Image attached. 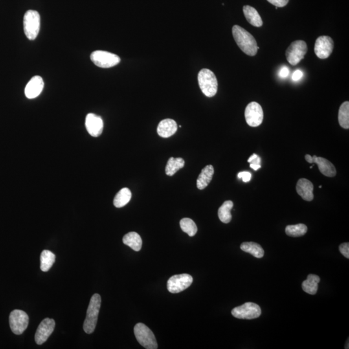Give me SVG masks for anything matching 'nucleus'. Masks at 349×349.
I'll use <instances>...</instances> for the list:
<instances>
[{"label": "nucleus", "instance_id": "obj_1", "mask_svg": "<svg viewBox=\"0 0 349 349\" xmlns=\"http://www.w3.org/2000/svg\"><path fill=\"white\" fill-rule=\"evenodd\" d=\"M232 34L237 45L246 54L250 56L256 55L260 47L256 39L245 28L238 25L232 27Z\"/></svg>", "mask_w": 349, "mask_h": 349}, {"label": "nucleus", "instance_id": "obj_2", "mask_svg": "<svg viewBox=\"0 0 349 349\" xmlns=\"http://www.w3.org/2000/svg\"><path fill=\"white\" fill-rule=\"evenodd\" d=\"M101 297L99 294H94L90 300L87 309L86 318L83 323V330L85 333L92 334L95 330L101 307Z\"/></svg>", "mask_w": 349, "mask_h": 349}, {"label": "nucleus", "instance_id": "obj_3", "mask_svg": "<svg viewBox=\"0 0 349 349\" xmlns=\"http://www.w3.org/2000/svg\"><path fill=\"white\" fill-rule=\"evenodd\" d=\"M200 89L207 97L216 95L218 89V82L216 75L211 70L203 69L198 74Z\"/></svg>", "mask_w": 349, "mask_h": 349}, {"label": "nucleus", "instance_id": "obj_4", "mask_svg": "<svg viewBox=\"0 0 349 349\" xmlns=\"http://www.w3.org/2000/svg\"><path fill=\"white\" fill-rule=\"evenodd\" d=\"M40 28V16L36 10H29L23 17V28L25 36L30 40H34L38 36Z\"/></svg>", "mask_w": 349, "mask_h": 349}, {"label": "nucleus", "instance_id": "obj_5", "mask_svg": "<svg viewBox=\"0 0 349 349\" xmlns=\"http://www.w3.org/2000/svg\"><path fill=\"white\" fill-rule=\"evenodd\" d=\"M134 333L137 341L142 347L147 349L158 348L157 340L152 331L142 323H139L134 327Z\"/></svg>", "mask_w": 349, "mask_h": 349}, {"label": "nucleus", "instance_id": "obj_6", "mask_svg": "<svg viewBox=\"0 0 349 349\" xmlns=\"http://www.w3.org/2000/svg\"><path fill=\"white\" fill-rule=\"evenodd\" d=\"M90 58L94 65L101 68H110L120 62L119 56L104 50H95L92 52Z\"/></svg>", "mask_w": 349, "mask_h": 349}, {"label": "nucleus", "instance_id": "obj_7", "mask_svg": "<svg viewBox=\"0 0 349 349\" xmlns=\"http://www.w3.org/2000/svg\"><path fill=\"white\" fill-rule=\"evenodd\" d=\"M307 45L305 41L303 40H296L293 41L287 48L286 50V58L290 64L296 65L304 58L307 54Z\"/></svg>", "mask_w": 349, "mask_h": 349}, {"label": "nucleus", "instance_id": "obj_8", "mask_svg": "<svg viewBox=\"0 0 349 349\" xmlns=\"http://www.w3.org/2000/svg\"><path fill=\"white\" fill-rule=\"evenodd\" d=\"M232 315L238 319L253 320L260 317L261 309L258 305L248 302L233 309Z\"/></svg>", "mask_w": 349, "mask_h": 349}, {"label": "nucleus", "instance_id": "obj_9", "mask_svg": "<svg viewBox=\"0 0 349 349\" xmlns=\"http://www.w3.org/2000/svg\"><path fill=\"white\" fill-rule=\"evenodd\" d=\"M28 316L23 311L14 310L9 316V325L12 332L16 335H21L27 329Z\"/></svg>", "mask_w": 349, "mask_h": 349}, {"label": "nucleus", "instance_id": "obj_10", "mask_svg": "<svg viewBox=\"0 0 349 349\" xmlns=\"http://www.w3.org/2000/svg\"><path fill=\"white\" fill-rule=\"evenodd\" d=\"M193 283L192 276L188 274L175 275L169 279L167 287L168 291L172 294H177L188 289Z\"/></svg>", "mask_w": 349, "mask_h": 349}, {"label": "nucleus", "instance_id": "obj_11", "mask_svg": "<svg viewBox=\"0 0 349 349\" xmlns=\"http://www.w3.org/2000/svg\"><path fill=\"white\" fill-rule=\"evenodd\" d=\"M245 116L248 125L251 127H258L262 124L263 113L262 107L258 102H250L245 109Z\"/></svg>", "mask_w": 349, "mask_h": 349}, {"label": "nucleus", "instance_id": "obj_12", "mask_svg": "<svg viewBox=\"0 0 349 349\" xmlns=\"http://www.w3.org/2000/svg\"><path fill=\"white\" fill-rule=\"evenodd\" d=\"M334 41L331 37L322 36L316 39L315 45L316 55L320 59L329 58L332 54L334 49Z\"/></svg>", "mask_w": 349, "mask_h": 349}, {"label": "nucleus", "instance_id": "obj_13", "mask_svg": "<svg viewBox=\"0 0 349 349\" xmlns=\"http://www.w3.org/2000/svg\"><path fill=\"white\" fill-rule=\"evenodd\" d=\"M55 328V322L53 319L45 318L39 325L35 334V342L38 345H41L47 341Z\"/></svg>", "mask_w": 349, "mask_h": 349}, {"label": "nucleus", "instance_id": "obj_14", "mask_svg": "<svg viewBox=\"0 0 349 349\" xmlns=\"http://www.w3.org/2000/svg\"><path fill=\"white\" fill-rule=\"evenodd\" d=\"M85 127L90 135L98 137L102 133L104 122L100 116L89 113L85 118Z\"/></svg>", "mask_w": 349, "mask_h": 349}, {"label": "nucleus", "instance_id": "obj_15", "mask_svg": "<svg viewBox=\"0 0 349 349\" xmlns=\"http://www.w3.org/2000/svg\"><path fill=\"white\" fill-rule=\"evenodd\" d=\"M43 87H44V82L42 78L39 76H34L30 79L26 85L25 89L26 97L29 99L36 98L43 91Z\"/></svg>", "mask_w": 349, "mask_h": 349}, {"label": "nucleus", "instance_id": "obj_16", "mask_svg": "<svg viewBox=\"0 0 349 349\" xmlns=\"http://www.w3.org/2000/svg\"><path fill=\"white\" fill-rule=\"evenodd\" d=\"M296 191L305 201H312L314 199V185L308 179H300L296 185Z\"/></svg>", "mask_w": 349, "mask_h": 349}, {"label": "nucleus", "instance_id": "obj_17", "mask_svg": "<svg viewBox=\"0 0 349 349\" xmlns=\"http://www.w3.org/2000/svg\"><path fill=\"white\" fill-rule=\"evenodd\" d=\"M313 164H317L320 172L325 176L333 177L337 175V170L335 166L330 161L323 157H318L317 156H313Z\"/></svg>", "mask_w": 349, "mask_h": 349}, {"label": "nucleus", "instance_id": "obj_18", "mask_svg": "<svg viewBox=\"0 0 349 349\" xmlns=\"http://www.w3.org/2000/svg\"><path fill=\"white\" fill-rule=\"evenodd\" d=\"M177 130V124L175 120L167 118L162 120L157 127L158 135L162 138H168L174 135Z\"/></svg>", "mask_w": 349, "mask_h": 349}, {"label": "nucleus", "instance_id": "obj_19", "mask_svg": "<svg viewBox=\"0 0 349 349\" xmlns=\"http://www.w3.org/2000/svg\"><path fill=\"white\" fill-rule=\"evenodd\" d=\"M214 173V166L208 165L202 170L197 181V188L199 190H203L207 187L208 184L212 181L213 175Z\"/></svg>", "mask_w": 349, "mask_h": 349}, {"label": "nucleus", "instance_id": "obj_20", "mask_svg": "<svg viewBox=\"0 0 349 349\" xmlns=\"http://www.w3.org/2000/svg\"><path fill=\"white\" fill-rule=\"evenodd\" d=\"M243 12L248 22L252 25L256 27H260L263 25L262 19L256 8L251 6L245 5L243 6Z\"/></svg>", "mask_w": 349, "mask_h": 349}, {"label": "nucleus", "instance_id": "obj_21", "mask_svg": "<svg viewBox=\"0 0 349 349\" xmlns=\"http://www.w3.org/2000/svg\"><path fill=\"white\" fill-rule=\"evenodd\" d=\"M124 245L128 246L136 252L140 251L142 245L141 238L137 233L131 232L125 235L122 239Z\"/></svg>", "mask_w": 349, "mask_h": 349}, {"label": "nucleus", "instance_id": "obj_22", "mask_svg": "<svg viewBox=\"0 0 349 349\" xmlns=\"http://www.w3.org/2000/svg\"><path fill=\"white\" fill-rule=\"evenodd\" d=\"M320 282V278L317 275L309 274L306 280L302 283V289L305 293L315 295L317 293L318 284Z\"/></svg>", "mask_w": 349, "mask_h": 349}, {"label": "nucleus", "instance_id": "obj_23", "mask_svg": "<svg viewBox=\"0 0 349 349\" xmlns=\"http://www.w3.org/2000/svg\"><path fill=\"white\" fill-rule=\"evenodd\" d=\"M241 249L247 253L251 254L256 258H262L265 251L260 245L254 242H245L241 245Z\"/></svg>", "mask_w": 349, "mask_h": 349}, {"label": "nucleus", "instance_id": "obj_24", "mask_svg": "<svg viewBox=\"0 0 349 349\" xmlns=\"http://www.w3.org/2000/svg\"><path fill=\"white\" fill-rule=\"evenodd\" d=\"M184 164L185 162L182 158H170L166 166V174L168 176H173L180 169L183 168Z\"/></svg>", "mask_w": 349, "mask_h": 349}, {"label": "nucleus", "instance_id": "obj_25", "mask_svg": "<svg viewBox=\"0 0 349 349\" xmlns=\"http://www.w3.org/2000/svg\"><path fill=\"white\" fill-rule=\"evenodd\" d=\"M131 191L128 188H124L120 190L116 195L114 199V206L116 208H122L126 206L130 201L131 199Z\"/></svg>", "mask_w": 349, "mask_h": 349}, {"label": "nucleus", "instance_id": "obj_26", "mask_svg": "<svg viewBox=\"0 0 349 349\" xmlns=\"http://www.w3.org/2000/svg\"><path fill=\"white\" fill-rule=\"evenodd\" d=\"M55 255L50 250H45L41 252L40 256V269L43 272L49 271L55 262Z\"/></svg>", "mask_w": 349, "mask_h": 349}, {"label": "nucleus", "instance_id": "obj_27", "mask_svg": "<svg viewBox=\"0 0 349 349\" xmlns=\"http://www.w3.org/2000/svg\"><path fill=\"white\" fill-rule=\"evenodd\" d=\"M234 206L232 201H227L221 205L218 210L219 219L223 223H229L232 220L231 210Z\"/></svg>", "mask_w": 349, "mask_h": 349}, {"label": "nucleus", "instance_id": "obj_28", "mask_svg": "<svg viewBox=\"0 0 349 349\" xmlns=\"http://www.w3.org/2000/svg\"><path fill=\"white\" fill-rule=\"evenodd\" d=\"M338 121L340 126L344 129L349 128V102H344L340 107Z\"/></svg>", "mask_w": 349, "mask_h": 349}, {"label": "nucleus", "instance_id": "obj_29", "mask_svg": "<svg viewBox=\"0 0 349 349\" xmlns=\"http://www.w3.org/2000/svg\"><path fill=\"white\" fill-rule=\"evenodd\" d=\"M307 232V227L304 224H298L295 225H289L285 229V232L289 236L298 238L304 236Z\"/></svg>", "mask_w": 349, "mask_h": 349}, {"label": "nucleus", "instance_id": "obj_30", "mask_svg": "<svg viewBox=\"0 0 349 349\" xmlns=\"http://www.w3.org/2000/svg\"><path fill=\"white\" fill-rule=\"evenodd\" d=\"M180 226L182 230L186 233L189 236H194L197 232V225L194 221L190 218H184L180 221Z\"/></svg>", "mask_w": 349, "mask_h": 349}, {"label": "nucleus", "instance_id": "obj_31", "mask_svg": "<svg viewBox=\"0 0 349 349\" xmlns=\"http://www.w3.org/2000/svg\"><path fill=\"white\" fill-rule=\"evenodd\" d=\"M248 162L250 163V168L253 169V170L257 171L258 169L261 168V159L260 157L255 153L251 156L248 159Z\"/></svg>", "mask_w": 349, "mask_h": 349}, {"label": "nucleus", "instance_id": "obj_32", "mask_svg": "<svg viewBox=\"0 0 349 349\" xmlns=\"http://www.w3.org/2000/svg\"><path fill=\"white\" fill-rule=\"evenodd\" d=\"M340 251L346 258H349V243H345L340 245Z\"/></svg>", "mask_w": 349, "mask_h": 349}, {"label": "nucleus", "instance_id": "obj_33", "mask_svg": "<svg viewBox=\"0 0 349 349\" xmlns=\"http://www.w3.org/2000/svg\"><path fill=\"white\" fill-rule=\"evenodd\" d=\"M239 179H241L244 183H248L252 178V173L249 172H239L238 174Z\"/></svg>", "mask_w": 349, "mask_h": 349}, {"label": "nucleus", "instance_id": "obj_34", "mask_svg": "<svg viewBox=\"0 0 349 349\" xmlns=\"http://www.w3.org/2000/svg\"><path fill=\"white\" fill-rule=\"evenodd\" d=\"M267 1L277 7H283L287 5L289 0H267Z\"/></svg>", "mask_w": 349, "mask_h": 349}, {"label": "nucleus", "instance_id": "obj_35", "mask_svg": "<svg viewBox=\"0 0 349 349\" xmlns=\"http://www.w3.org/2000/svg\"><path fill=\"white\" fill-rule=\"evenodd\" d=\"M289 73L290 71L289 68L287 67H283L281 69L279 75H280L281 78H285L289 76Z\"/></svg>", "mask_w": 349, "mask_h": 349}, {"label": "nucleus", "instance_id": "obj_36", "mask_svg": "<svg viewBox=\"0 0 349 349\" xmlns=\"http://www.w3.org/2000/svg\"><path fill=\"white\" fill-rule=\"evenodd\" d=\"M303 72L301 71L300 70H296L295 72H294L293 75V80L294 81H298L302 78Z\"/></svg>", "mask_w": 349, "mask_h": 349}, {"label": "nucleus", "instance_id": "obj_37", "mask_svg": "<svg viewBox=\"0 0 349 349\" xmlns=\"http://www.w3.org/2000/svg\"><path fill=\"white\" fill-rule=\"evenodd\" d=\"M305 160H306L309 163L313 164V157H312L311 155L307 154L305 155Z\"/></svg>", "mask_w": 349, "mask_h": 349}, {"label": "nucleus", "instance_id": "obj_38", "mask_svg": "<svg viewBox=\"0 0 349 349\" xmlns=\"http://www.w3.org/2000/svg\"><path fill=\"white\" fill-rule=\"evenodd\" d=\"M319 188H322V186H319Z\"/></svg>", "mask_w": 349, "mask_h": 349}]
</instances>
